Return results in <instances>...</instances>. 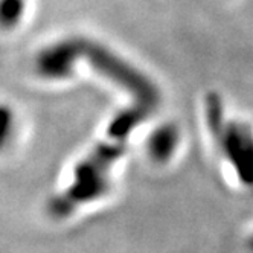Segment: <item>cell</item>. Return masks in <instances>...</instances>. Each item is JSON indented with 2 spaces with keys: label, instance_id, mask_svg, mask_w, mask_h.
I'll return each instance as SVG.
<instances>
[{
  "label": "cell",
  "instance_id": "cell-1",
  "mask_svg": "<svg viewBox=\"0 0 253 253\" xmlns=\"http://www.w3.org/2000/svg\"><path fill=\"white\" fill-rule=\"evenodd\" d=\"M22 0H3V20L6 23L15 22L22 14Z\"/></svg>",
  "mask_w": 253,
  "mask_h": 253
}]
</instances>
